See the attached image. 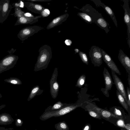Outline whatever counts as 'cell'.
<instances>
[{"label": "cell", "mask_w": 130, "mask_h": 130, "mask_svg": "<svg viewBox=\"0 0 130 130\" xmlns=\"http://www.w3.org/2000/svg\"><path fill=\"white\" fill-rule=\"evenodd\" d=\"M38 52L39 56L34 69L35 71L46 69L52 57L51 48L47 44L41 47Z\"/></svg>", "instance_id": "obj_1"}, {"label": "cell", "mask_w": 130, "mask_h": 130, "mask_svg": "<svg viewBox=\"0 0 130 130\" xmlns=\"http://www.w3.org/2000/svg\"><path fill=\"white\" fill-rule=\"evenodd\" d=\"M82 104L76 103L69 104L61 109L57 111L44 112L40 117V119L42 121L46 120L52 117H58L62 116L75 109L81 106Z\"/></svg>", "instance_id": "obj_2"}, {"label": "cell", "mask_w": 130, "mask_h": 130, "mask_svg": "<svg viewBox=\"0 0 130 130\" xmlns=\"http://www.w3.org/2000/svg\"><path fill=\"white\" fill-rule=\"evenodd\" d=\"M18 59V56L11 54L3 58L0 61V74L13 68Z\"/></svg>", "instance_id": "obj_3"}, {"label": "cell", "mask_w": 130, "mask_h": 130, "mask_svg": "<svg viewBox=\"0 0 130 130\" xmlns=\"http://www.w3.org/2000/svg\"><path fill=\"white\" fill-rule=\"evenodd\" d=\"M43 29L44 28L37 25L27 27L21 29L18 34L17 36L20 40L24 41Z\"/></svg>", "instance_id": "obj_4"}, {"label": "cell", "mask_w": 130, "mask_h": 130, "mask_svg": "<svg viewBox=\"0 0 130 130\" xmlns=\"http://www.w3.org/2000/svg\"><path fill=\"white\" fill-rule=\"evenodd\" d=\"M89 55L91 63L94 66L99 67L102 64V56L100 48L92 46L90 50Z\"/></svg>", "instance_id": "obj_5"}, {"label": "cell", "mask_w": 130, "mask_h": 130, "mask_svg": "<svg viewBox=\"0 0 130 130\" xmlns=\"http://www.w3.org/2000/svg\"><path fill=\"white\" fill-rule=\"evenodd\" d=\"M13 8L9 0L0 1V23H3L7 19Z\"/></svg>", "instance_id": "obj_6"}, {"label": "cell", "mask_w": 130, "mask_h": 130, "mask_svg": "<svg viewBox=\"0 0 130 130\" xmlns=\"http://www.w3.org/2000/svg\"><path fill=\"white\" fill-rule=\"evenodd\" d=\"M58 75V69L55 68L50 81V92L53 99H56L58 95L59 85L57 81Z\"/></svg>", "instance_id": "obj_7"}, {"label": "cell", "mask_w": 130, "mask_h": 130, "mask_svg": "<svg viewBox=\"0 0 130 130\" xmlns=\"http://www.w3.org/2000/svg\"><path fill=\"white\" fill-rule=\"evenodd\" d=\"M123 7L124 11V20L127 27L128 35L127 43L130 48V9L129 6V0H124Z\"/></svg>", "instance_id": "obj_8"}, {"label": "cell", "mask_w": 130, "mask_h": 130, "mask_svg": "<svg viewBox=\"0 0 130 130\" xmlns=\"http://www.w3.org/2000/svg\"><path fill=\"white\" fill-rule=\"evenodd\" d=\"M103 75L105 85V88H102L101 91L106 97H109V95L108 91L111 90L114 83L108 71L105 67L104 69Z\"/></svg>", "instance_id": "obj_9"}, {"label": "cell", "mask_w": 130, "mask_h": 130, "mask_svg": "<svg viewBox=\"0 0 130 130\" xmlns=\"http://www.w3.org/2000/svg\"><path fill=\"white\" fill-rule=\"evenodd\" d=\"M100 50L102 54V59L111 71L120 75L121 74L119 70L110 56L101 48Z\"/></svg>", "instance_id": "obj_10"}, {"label": "cell", "mask_w": 130, "mask_h": 130, "mask_svg": "<svg viewBox=\"0 0 130 130\" xmlns=\"http://www.w3.org/2000/svg\"><path fill=\"white\" fill-rule=\"evenodd\" d=\"M111 74L114 81V84L116 86L117 90L122 95L127 104L126 92L123 84L115 73L111 71Z\"/></svg>", "instance_id": "obj_11"}, {"label": "cell", "mask_w": 130, "mask_h": 130, "mask_svg": "<svg viewBox=\"0 0 130 130\" xmlns=\"http://www.w3.org/2000/svg\"><path fill=\"white\" fill-rule=\"evenodd\" d=\"M119 61L125 68L128 74H130V59L121 50H120L118 56Z\"/></svg>", "instance_id": "obj_12"}, {"label": "cell", "mask_w": 130, "mask_h": 130, "mask_svg": "<svg viewBox=\"0 0 130 130\" xmlns=\"http://www.w3.org/2000/svg\"><path fill=\"white\" fill-rule=\"evenodd\" d=\"M23 2L24 6L28 10L35 13L40 14L41 12L45 8L40 4L33 2L28 1Z\"/></svg>", "instance_id": "obj_13"}, {"label": "cell", "mask_w": 130, "mask_h": 130, "mask_svg": "<svg viewBox=\"0 0 130 130\" xmlns=\"http://www.w3.org/2000/svg\"><path fill=\"white\" fill-rule=\"evenodd\" d=\"M69 16L68 14L66 13L54 18L47 26L46 29H50L61 24L67 20Z\"/></svg>", "instance_id": "obj_14"}, {"label": "cell", "mask_w": 130, "mask_h": 130, "mask_svg": "<svg viewBox=\"0 0 130 130\" xmlns=\"http://www.w3.org/2000/svg\"><path fill=\"white\" fill-rule=\"evenodd\" d=\"M42 17L40 15L35 16L32 18L22 17L17 18V20L14 25H17L21 24H31L38 22L39 19Z\"/></svg>", "instance_id": "obj_15"}, {"label": "cell", "mask_w": 130, "mask_h": 130, "mask_svg": "<svg viewBox=\"0 0 130 130\" xmlns=\"http://www.w3.org/2000/svg\"><path fill=\"white\" fill-rule=\"evenodd\" d=\"M14 121V120L9 113H3L0 114V125L10 124Z\"/></svg>", "instance_id": "obj_16"}, {"label": "cell", "mask_w": 130, "mask_h": 130, "mask_svg": "<svg viewBox=\"0 0 130 130\" xmlns=\"http://www.w3.org/2000/svg\"><path fill=\"white\" fill-rule=\"evenodd\" d=\"M69 104L63 103L59 101L55 103L52 106H49L45 109L44 112H48L55 111L68 105Z\"/></svg>", "instance_id": "obj_17"}, {"label": "cell", "mask_w": 130, "mask_h": 130, "mask_svg": "<svg viewBox=\"0 0 130 130\" xmlns=\"http://www.w3.org/2000/svg\"><path fill=\"white\" fill-rule=\"evenodd\" d=\"M43 91L41 90L39 86L37 85L33 87L31 89L29 95L27 99L28 101L34 98L36 95L41 94Z\"/></svg>", "instance_id": "obj_18"}, {"label": "cell", "mask_w": 130, "mask_h": 130, "mask_svg": "<svg viewBox=\"0 0 130 130\" xmlns=\"http://www.w3.org/2000/svg\"><path fill=\"white\" fill-rule=\"evenodd\" d=\"M96 23L101 28L104 29L106 33L109 31L108 28V23L102 17H100L96 21Z\"/></svg>", "instance_id": "obj_19"}, {"label": "cell", "mask_w": 130, "mask_h": 130, "mask_svg": "<svg viewBox=\"0 0 130 130\" xmlns=\"http://www.w3.org/2000/svg\"><path fill=\"white\" fill-rule=\"evenodd\" d=\"M103 5V7L105 9L107 13L110 17L115 25L117 27L118 24L117 20L113 11L109 7L105 5L104 4Z\"/></svg>", "instance_id": "obj_20"}, {"label": "cell", "mask_w": 130, "mask_h": 130, "mask_svg": "<svg viewBox=\"0 0 130 130\" xmlns=\"http://www.w3.org/2000/svg\"><path fill=\"white\" fill-rule=\"evenodd\" d=\"M116 95L119 101L123 107L127 110L128 108V105L122 95L117 90Z\"/></svg>", "instance_id": "obj_21"}, {"label": "cell", "mask_w": 130, "mask_h": 130, "mask_svg": "<svg viewBox=\"0 0 130 130\" xmlns=\"http://www.w3.org/2000/svg\"><path fill=\"white\" fill-rule=\"evenodd\" d=\"M55 127L56 130H69V128L65 121L60 122L55 125Z\"/></svg>", "instance_id": "obj_22"}, {"label": "cell", "mask_w": 130, "mask_h": 130, "mask_svg": "<svg viewBox=\"0 0 130 130\" xmlns=\"http://www.w3.org/2000/svg\"><path fill=\"white\" fill-rule=\"evenodd\" d=\"M4 80L8 83L14 85H21L22 84L21 81L16 77H10Z\"/></svg>", "instance_id": "obj_23"}, {"label": "cell", "mask_w": 130, "mask_h": 130, "mask_svg": "<svg viewBox=\"0 0 130 130\" xmlns=\"http://www.w3.org/2000/svg\"><path fill=\"white\" fill-rule=\"evenodd\" d=\"M77 15L87 23H92L93 22L92 18L86 13L78 12Z\"/></svg>", "instance_id": "obj_24"}, {"label": "cell", "mask_w": 130, "mask_h": 130, "mask_svg": "<svg viewBox=\"0 0 130 130\" xmlns=\"http://www.w3.org/2000/svg\"><path fill=\"white\" fill-rule=\"evenodd\" d=\"M86 76L84 74H82L77 80L76 86L79 88H81L84 85L86 81Z\"/></svg>", "instance_id": "obj_25"}, {"label": "cell", "mask_w": 130, "mask_h": 130, "mask_svg": "<svg viewBox=\"0 0 130 130\" xmlns=\"http://www.w3.org/2000/svg\"><path fill=\"white\" fill-rule=\"evenodd\" d=\"M14 12L11 14V15H13L15 17H17V18L23 17L24 12L22 11L21 8L19 7H14Z\"/></svg>", "instance_id": "obj_26"}, {"label": "cell", "mask_w": 130, "mask_h": 130, "mask_svg": "<svg viewBox=\"0 0 130 130\" xmlns=\"http://www.w3.org/2000/svg\"><path fill=\"white\" fill-rule=\"evenodd\" d=\"M78 53L83 62L86 65H88L89 63L88 59L86 54L80 51Z\"/></svg>", "instance_id": "obj_27"}, {"label": "cell", "mask_w": 130, "mask_h": 130, "mask_svg": "<svg viewBox=\"0 0 130 130\" xmlns=\"http://www.w3.org/2000/svg\"><path fill=\"white\" fill-rule=\"evenodd\" d=\"M50 14V10L48 9L45 8L41 12L40 15L42 17H45L48 16Z\"/></svg>", "instance_id": "obj_28"}, {"label": "cell", "mask_w": 130, "mask_h": 130, "mask_svg": "<svg viewBox=\"0 0 130 130\" xmlns=\"http://www.w3.org/2000/svg\"><path fill=\"white\" fill-rule=\"evenodd\" d=\"M20 2L13 3L12 6L13 7H19L20 8H23L24 6V3L22 1H20Z\"/></svg>", "instance_id": "obj_29"}, {"label": "cell", "mask_w": 130, "mask_h": 130, "mask_svg": "<svg viewBox=\"0 0 130 130\" xmlns=\"http://www.w3.org/2000/svg\"><path fill=\"white\" fill-rule=\"evenodd\" d=\"M127 98L128 102L127 104L129 106H130V88L127 87Z\"/></svg>", "instance_id": "obj_30"}, {"label": "cell", "mask_w": 130, "mask_h": 130, "mask_svg": "<svg viewBox=\"0 0 130 130\" xmlns=\"http://www.w3.org/2000/svg\"><path fill=\"white\" fill-rule=\"evenodd\" d=\"M102 114L103 117L106 118L109 117L111 115V113L110 112L105 110L102 112Z\"/></svg>", "instance_id": "obj_31"}, {"label": "cell", "mask_w": 130, "mask_h": 130, "mask_svg": "<svg viewBox=\"0 0 130 130\" xmlns=\"http://www.w3.org/2000/svg\"><path fill=\"white\" fill-rule=\"evenodd\" d=\"M23 123L22 120L19 119H17L15 120V125L17 127L22 126Z\"/></svg>", "instance_id": "obj_32"}, {"label": "cell", "mask_w": 130, "mask_h": 130, "mask_svg": "<svg viewBox=\"0 0 130 130\" xmlns=\"http://www.w3.org/2000/svg\"><path fill=\"white\" fill-rule=\"evenodd\" d=\"M117 125L119 126L122 127H124L125 124L124 121L122 120H119L117 122Z\"/></svg>", "instance_id": "obj_33"}, {"label": "cell", "mask_w": 130, "mask_h": 130, "mask_svg": "<svg viewBox=\"0 0 130 130\" xmlns=\"http://www.w3.org/2000/svg\"><path fill=\"white\" fill-rule=\"evenodd\" d=\"M23 17H27L32 18L35 16L31 13H24L23 15Z\"/></svg>", "instance_id": "obj_34"}, {"label": "cell", "mask_w": 130, "mask_h": 130, "mask_svg": "<svg viewBox=\"0 0 130 130\" xmlns=\"http://www.w3.org/2000/svg\"><path fill=\"white\" fill-rule=\"evenodd\" d=\"M26 1L33 2H48L50 1L51 0H26Z\"/></svg>", "instance_id": "obj_35"}, {"label": "cell", "mask_w": 130, "mask_h": 130, "mask_svg": "<svg viewBox=\"0 0 130 130\" xmlns=\"http://www.w3.org/2000/svg\"><path fill=\"white\" fill-rule=\"evenodd\" d=\"M89 112L90 115L93 117L95 118L97 116V114L94 111H90Z\"/></svg>", "instance_id": "obj_36"}, {"label": "cell", "mask_w": 130, "mask_h": 130, "mask_svg": "<svg viewBox=\"0 0 130 130\" xmlns=\"http://www.w3.org/2000/svg\"><path fill=\"white\" fill-rule=\"evenodd\" d=\"M115 113L118 116H121L122 114L121 111L118 109L116 108H114Z\"/></svg>", "instance_id": "obj_37"}, {"label": "cell", "mask_w": 130, "mask_h": 130, "mask_svg": "<svg viewBox=\"0 0 130 130\" xmlns=\"http://www.w3.org/2000/svg\"><path fill=\"white\" fill-rule=\"evenodd\" d=\"M65 43L68 46L71 45L72 43V41L69 39H67L65 41Z\"/></svg>", "instance_id": "obj_38"}, {"label": "cell", "mask_w": 130, "mask_h": 130, "mask_svg": "<svg viewBox=\"0 0 130 130\" xmlns=\"http://www.w3.org/2000/svg\"><path fill=\"white\" fill-rule=\"evenodd\" d=\"M12 128H6L5 127H0V130H13Z\"/></svg>", "instance_id": "obj_39"}, {"label": "cell", "mask_w": 130, "mask_h": 130, "mask_svg": "<svg viewBox=\"0 0 130 130\" xmlns=\"http://www.w3.org/2000/svg\"><path fill=\"white\" fill-rule=\"evenodd\" d=\"M16 50L15 49V50H14V49L13 48H12V49H11L10 51H8V52L10 54H12V53H13L15 52Z\"/></svg>", "instance_id": "obj_40"}, {"label": "cell", "mask_w": 130, "mask_h": 130, "mask_svg": "<svg viewBox=\"0 0 130 130\" xmlns=\"http://www.w3.org/2000/svg\"><path fill=\"white\" fill-rule=\"evenodd\" d=\"M128 84L129 86V88H130V74H128Z\"/></svg>", "instance_id": "obj_41"}, {"label": "cell", "mask_w": 130, "mask_h": 130, "mask_svg": "<svg viewBox=\"0 0 130 130\" xmlns=\"http://www.w3.org/2000/svg\"><path fill=\"white\" fill-rule=\"evenodd\" d=\"M125 127L128 130H130V125L129 124H127L125 125Z\"/></svg>", "instance_id": "obj_42"}, {"label": "cell", "mask_w": 130, "mask_h": 130, "mask_svg": "<svg viewBox=\"0 0 130 130\" xmlns=\"http://www.w3.org/2000/svg\"><path fill=\"white\" fill-rule=\"evenodd\" d=\"M89 126L88 125H86L84 128L83 130H89Z\"/></svg>", "instance_id": "obj_43"}, {"label": "cell", "mask_w": 130, "mask_h": 130, "mask_svg": "<svg viewBox=\"0 0 130 130\" xmlns=\"http://www.w3.org/2000/svg\"><path fill=\"white\" fill-rule=\"evenodd\" d=\"M6 106L5 104H3L0 106V110L2 109V108H4Z\"/></svg>", "instance_id": "obj_44"}, {"label": "cell", "mask_w": 130, "mask_h": 130, "mask_svg": "<svg viewBox=\"0 0 130 130\" xmlns=\"http://www.w3.org/2000/svg\"><path fill=\"white\" fill-rule=\"evenodd\" d=\"M74 51L76 53H78L80 50L77 48H75L74 49Z\"/></svg>", "instance_id": "obj_45"}, {"label": "cell", "mask_w": 130, "mask_h": 130, "mask_svg": "<svg viewBox=\"0 0 130 130\" xmlns=\"http://www.w3.org/2000/svg\"><path fill=\"white\" fill-rule=\"evenodd\" d=\"M2 95L0 93V98H2Z\"/></svg>", "instance_id": "obj_46"}, {"label": "cell", "mask_w": 130, "mask_h": 130, "mask_svg": "<svg viewBox=\"0 0 130 130\" xmlns=\"http://www.w3.org/2000/svg\"><path fill=\"white\" fill-rule=\"evenodd\" d=\"M26 130V129H25V130Z\"/></svg>", "instance_id": "obj_47"}]
</instances>
